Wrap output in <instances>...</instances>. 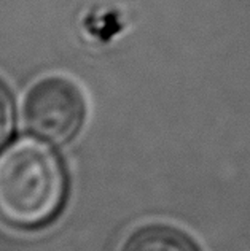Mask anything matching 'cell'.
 <instances>
[{
    "label": "cell",
    "instance_id": "obj_2",
    "mask_svg": "<svg viewBox=\"0 0 250 251\" xmlns=\"http://www.w3.org/2000/svg\"><path fill=\"white\" fill-rule=\"evenodd\" d=\"M86 100L75 81L67 76L42 78L28 91L23 103L26 126L53 143H65L80 130Z\"/></svg>",
    "mask_w": 250,
    "mask_h": 251
},
{
    "label": "cell",
    "instance_id": "obj_3",
    "mask_svg": "<svg viewBox=\"0 0 250 251\" xmlns=\"http://www.w3.org/2000/svg\"><path fill=\"white\" fill-rule=\"evenodd\" d=\"M121 251H198V248L183 230L167 224H151L129 235Z\"/></svg>",
    "mask_w": 250,
    "mask_h": 251
},
{
    "label": "cell",
    "instance_id": "obj_4",
    "mask_svg": "<svg viewBox=\"0 0 250 251\" xmlns=\"http://www.w3.org/2000/svg\"><path fill=\"white\" fill-rule=\"evenodd\" d=\"M13 127V108L6 89L0 84V145L5 143Z\"/></svg>",
    "mask_w": 250,
    "mask_h": 251
},
{
    "label": "cell",
    "instance_id": "obj_1",
    "mask_svg": "<svg viewBox=\"0 0 250 251\" xmlns=\"http://www.w3.org/2000/svg\"><path fill=\"white\" fill-rule=\"evenodd\" d=\"M67 178L47 143L19 138L0 153V218L19 227L48 223L62 207Z\"/></svg>",
    "mask_w": 250,
    "mask_h": 251
}]
</instances>
